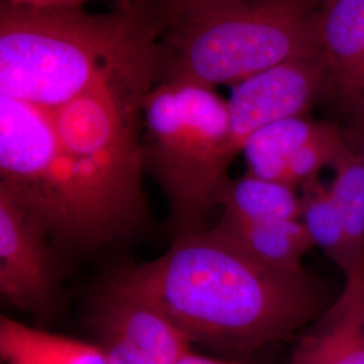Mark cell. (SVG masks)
Masks as SVG:
<instances>
[{
  "label": "cell",
  "mask_w": 364,
  "mask_h": 364,
  "mask_svg": "<svg viewBox=\"0 0 364 364\" xmlns=\"http://www.w3.org/2000/svg\"><path fill=\"white\" fill-rule=\"evenodd\" d=\"M112 282L154 305L192 344L240 359L294 336L328 306L305 269L269 267L212 228L177 237Z\"/></svg>",
  "instance_id": "cell-1"
},
{
  "label": "cell",
  "mask_w": 364,
  "mask_h": 364,
  "mask_svg": "<svg viewBox=\"0 0 364 364\" xmlns=\"http://www.w3.org/2000/svg\"><path fill=\"white\" fill-rule=\"evenodd\" d=\"M161 30L144 7L92 14L1 0L0 95L53 111L107 84L150 90L164 73Z\"/></svg>",
  "instance_id": "cell-2"
},
{
  "label": "cell",
  "mask_w": 364,
  "mask_h": 364,
  "mask_svg": "<svg viewBox=\"0 0 364 364\" xmlns=\"http://www.w3.org/2000/svg\"><path fill=\"white\" fill-rule=\"evenodd\" d=\"M141 105L144 170L168 197L177 237L204 231L235 159L227 100L195 82L159 81Z\"/></svg>",
  "instance_id": "cell-3"
},
{
  "label": "cell",
  "mask_w": 364,
  "mask_h": 364,
  "mask_svg": "<svg viewBox=\"0 0 364 364\" xmlns=\"http://www.w3.org/2000/svg\"><path fill=\"white\" fill-rule=\"evenodd\" d=\"M150 90L107 84L52 111L69 174L105 242L134 228L144 215L139 117Z\"/></svg>",
  "instance_id": "cell-4"
},
{
  "label": "cell",
  "mask_w": 364,
  "mask_h": 364,
  "mask_svg": "<svg viewBox=\"0 0 364 364\" xmlns=\"http://www.w3.org/2000/svg\"><path fill=\"white\" fill-rule=\"evenodd\" d=\"M309 0H246L169 30L161 81L209 88L318 55Z\"/></svg>",
  "instance_id": "cell-5"
},
{
  "label": "cell",
  "mask_w": 364,
  "mask_h": 364,
  "mask_svg": "<svg viewBox=\"0 0 364 364\" xmlns=\"http://www.w3.org/2000/svg\"><path fill=\"white\" fill-rule=\"evenodd\" d=\"M0 191L68 245L105 243L73 183L52 111L0 95Z\"/></svg>",
  "instance_id": "cell-6"
},
{
  "label": "cell",
  "mask_w": 364,
  "mask_h": 364,
  "mask_svg": "<svg viewBox=\"0 0 364 364\" xmlns=\"http://www.w3.org/2000/svg\"><path fill=\"white\" fill-rule=\"evenodd\" d=\"M92 329L108 364H173L192 341L146 299L111 282L92 316Z\"/></svg>",
  "instance_id": "cell-7"
},
{
  "label": "cell",
  "mask_w": 364,
  "mask_h": 364,
  "mask_svg": "<svg viewBox=\"0 0 364 364\" xmlns=\"http://www.w3.org/2000/svg\"><path fill=\"white\" fill-rule=\"evenodd\" d=\"M326 88L328 73L318 55L282 63L235 84L227 100L234 156L254 132L284 119L305 117Z\"/></svg>",
  "instance_id": "cell-8"
},
{
  "label": "cell",
  "mask_w": 364,
  "mask_h": 364,
  "mask_svg": "<svg viewBox=\"0 0 364 364\" xmlns=\"http://www.w3.org/2000/svg\"><path fill=\"white\" fill-rule=\"evenodd\" d=\"M46 231L0 191V294L22 312H46L55 279Z\"/></svg>",
  "instance_id": "cell-9"
},
{
  "label": "cell",
  "mask_w": 364,
  "mask_h": 364,
  "mask_svg": "<svg viewBox=\"0 0 364 364\" xmlns=\"http://www.w3.org/2000/svg\"><path fill=\"white\" fill-rule=\"evenodd\" d=\"M317 46L341 111L364 129V0H324Z\"/></svg>",
  "instance_id": "cell-10"
},
{
  "label": "cell",
  "mask_w": 364,
  "mask_h": 364,
  "mask_svg": "<svg viewBox=\"0 0 364 364\" xmlns=\"http://www.w3.org/2000/svg\"><path fill=\"white\" fill-rule=\"evenodd\" d=\"M290 364H364V278H346L299 340Z\"/></svg>",
  "instance_id": "cell-11"
},
{
  "label": "cell",
  "mask_w": 364,
  "mask_h": 364,
  "mask_svg": "<svg viewBox=\"0 0 364 364\" xmlns=\"http://www.w3.org/2000/svg\"><path fill=\"white\" fill-rule=\"evenodd\" d=\"M251 258L284 272H301L302 258L316 247L301 220L239 221L221 216L212 228Z\"/></svg>",
  "instance_id": "cell-12"
},
{
  "label": "cell",
  "mask_w": 364,
  "mask_h": 364,
  "mask_svg": "<svg viewBox=\"0 0 364 364\" xmlns=\"http://www.w3.org/2000/svg\"><path fill=\"white\" fill-rule=\"evenodd\" d=\"M0 358L4 364H108L96 344L55 335L1 316Z\"/></svg>",
  "instance_id": "cell-13"
},
{
  "label": "cell",
  "mask_w": 364,
  "mask_h": 364,
  "mask_svg": "<svg viewBox=\"0 0 364 364\" xmlns=\"http://www.w3.org/2000/svg\"><path fill=\"white\" fill-rule=\"evenodd\" d=\"M223 216L239 221L299 220L302 198L285 182L246 174L228 178L218 196Z\"/></svg>",
  "instance_id": "cell-14"
},
{
  "label": "cell",
  "mask_w": 364,
  "mask_h": 364,
  "mask_svg": "<svg viewBox=\"0 0 364 364\" xmlns=\"http://www.w3.org/2000/svg\"><path fill=\"white\" fill-rule=\"evenodd\" d=\"M324 126V122L296 117L275 122L254 132L240 153L246 159L248 174L282 182L291 156L312 141Z\"/></svg>",
  "instance_id": "cell-15"
},
{
  "label": "cell",
  "mask_w": 364,
  "mask_h": 364,
  "mask_svg": "<svg viewBox=\"0 0 364 364\" xmlns=\"http://www.w3.org/2000/svg\"><path fill=\"white\" fill-rule=\"evenodd\" d=\"M329 192L338 205L347 235L350 273L346 278H364V162L348 149L335 166Z\"/></svg>",
  "instance_id": "cell-16"
},
{
  "label": "cell",
  "mask_w": 364,
  "mask_h": 364,
  "mask_svg": "<svg viewBox=\"0 0 364 364\" xmlns=\"http://www.w3.org/2000/svg\"><path fill=\"white\" fill-rule=\"evenodd\" d=\"M301 219L316 247H320L333 260L344 275L350 273L347 235L338 205L329 188L317 180L304 185Z\"/></svg>",
  "instance_id": "cell-17"
},
{
  "label": "cell",
  "mask_w": 364,
  "mask_h": 364,
  "mask_svg": "<svg viewBox=\"0 0 364 364\" xmlns=\"http://www.w3.org/2000/svg\"><path fill=\"white\" fill-rule=\"evenodd\" d=\"M242 1L246 0H156L150 11L162 30H171Z\"/></svg>",
  "instance_id": "cell-18"
},
{
  "label": "cell",
  "mask_w": 364,
  "mask_h": 364,
  "mask_svg": "<svg viewBox=\"0 0 364 364\" xmlns=\"http://www.w3.org/2000/svg\"><path fill=\"white\" fill-rule=\"evenodd\" d=\"M9 3L22 7L34 9H80L92 0H7ZM117 3L119 9H139L144 0H111Z\"/></svg>",
  "instance_id": "cell-19"
},
{
  "label": "cell",
  "mask_w": 364,
  "mask_h": 364,
  "mask_svg": "<svg viewBox=\"0 0 364 364\" xmlns=\"http://www.w3.org/2000/svg\"><path fill=\"white\" fill-rule=\"evenodd\" d=\"M173 364H250L240 359V358H228V359H220V358H210L205 355H198L193 351L186 352L182 355L180 359H177Z\"/></svg>",
  "instance_id": "cell-20"
},
{
  "label": "cell",
  "mask_w": 364,
  "mask_h": 364,
  "mask_svg": "<svg viewBox=\"0 0 364 364\" xmlns=\"http://www.w3.org/2000/svg\"><path fill=\"white\" fill-rule=\"evenodd\" d=\"M362 130H363V142H362V150H360V153H359V154L362 156V159H363L364 162V129H362Z\"/></svg>",
  "instance_id": "cell-21"
},
{
  "label": "cell",
  "mask_w": 364,
  "mask_h": 364,
  "mask_svg": "<svg viewBox=\"0 0 364 364\" xmlns=\"http://www.w3.org/2000/svg\"><path fill=\"white\" fill-rule=\"evenodd\" d=\"M323 1H324V0H323Z\"/></svg>",
  "instance_id": "cell-22"
}]
</instances>
